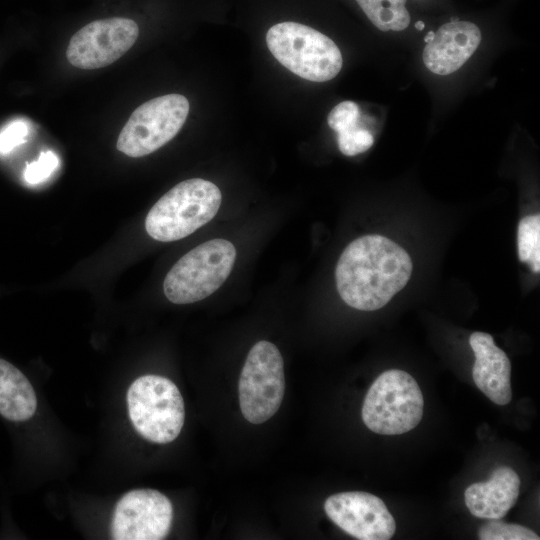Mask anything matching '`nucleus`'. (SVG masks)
<instances>
[{"label": "nucleus", "mask_w": 540, "mask_h": 540, "mask_svg": "<svg viewBox=\"0 0 540 540\" xmlns=\"http://www.w3.org/2000/svg\"><path fill=\"white\" fill-rule=\"evenodd\" d=\"M412 269L409 254L389 238L362 236L344 249L337 262V291L350 307L377 310L406 286Z\"/></svg>", "instance_id": "f257e3e1"}, {"label": "nucleus", "mask_w": 540, "mask_h": 540, "mask_svg": "<svg viewBox=\"0 0 540 540\" xmlns=\"http://www.w3.org/2000/svg\"><path fill=\"white\" fill-rule=\"evenodd\" d=\"M221 200L214 183L201 178L184 180L152 206L145 219L146 232L161 242L185 238L215 217Z\"/></svg>", "instance_id": "f03ea898"}, {"label": "nucleus", "mask_w": 540, "mask_h": 540, "mask_svg": "<svg viewBox=\"0 0 540 540\" xmlns=\"http://www.w3.org/2000/svg\"><path fill=\"white\" fill-rule=\"evenodd\" d=\"M272 55L297 76L325 82L341 70L343 59L338 46L312 27L286 21L273 25L266 33Z\"/></svg>", "instance_id": "7ed1b4c3"}, {"label": "nucleus", "mask_w": 540, "mask_h": 540, "mask_svg": "<svg viewBox=\"0 0 540 540\" xmlns=\"http://www.w3.org/2000/svg\"><path fill=\"white\" fill-rule=\"evenodd\" d=\"M236 258L225 239L206 241L182 256L167 273L163 290L175 304H189L213 294L228 278Z\"/></svg>", "instance_id": "20e7f679"}, {"label": "nucleus", "mask_w": 540, "mask_h": 540, "mask_svg": "<svg viewBox=\"0 0 540 540\" xmlns=\"http://www.w3.org/2000/svg\"><path fill=\"white\" fill-rule=\"evenodd\" d=\"M423 408V395L415 379L405 371L390 369L369 388L362 406V420L375 433L403 434L420 423Z\"/></svg>", "instance_id": "39448f33"}, {"label": "nucleus", "mask_w": 540, "mask_h": 540, "mask_svg": "<svg viewBox=\"0 0 540 540\" xmlns=\"http://www.w3.org/2000/svg\"><path fill=\"white\" fill-rule=\"evenodd\" d=\"M130 420L146 440L165 444L175 440L184 424L185 408L177 386L159 375L137 378L127 392Z\"/></svg>", "instance_id": "423d86ee"}, {"label": "nucleus", "mask_w": 540, "mask_h": 540, "mask_svg": "<svg viewBox=\"0 0 540 540\" xmlns=\"http://www.w3.org/2000/svg\"><path fill=\"white\" fill-rule=\"evenodd\" d=\"M285 392L284 361L278 348L262 340L250 349L242 368L239 404L244 418L261 424L279 409Z\"/></svg>", "instance_id": "0eeeda50"}, {"label": "nucleus", "mask_w": 540, "mask_h": 540, "mask_svg": "<svg viewBox=\"0 0 540 540\" xmlns=\"http://www.w3.org/2000/svg\"><path fill=\"white\" fill-rule=\"evenodd\" d=\"M188 113L189 102L181 94L148 100L129 117L119 134L117 149L130 157L153 153L175 137Z\"/></svg>", "instance_id": "6e6552de"}, {"label": "nucleus", "mask_w": 540, "mask_h": 540, "mask_svg": "<svg viewBox=\"0 0 540 540\" xmlns=\"http://www.w3.org/2000/svg\"><path fill=\"white\" fill-rule=\"evenodd\" d=\"M138 35L139 27L132 19L95 20L72 36L66 56L71 65L80 69L103 68L122 57Z\"/></svg>", "instance_id": "1a4fd4ad"}, {"label": "nucleus", "mask_w": 540, "mask_h": 540, "mask_svg": "<svg viewBox=\"0 0 540 540\" xmlns=\"http://www.w3.org/2000/svg\"><path fill=\"white\" fill-rule=\"evenodd\" d=\"M173 519L170 500L154 489L124 494L115 506L111 534L115 540H160L167 536Z\"/></svg>", "instance_id": "9d476101"}, {"label": "nucleus", "mask_w": 540, "mask_h": 540, "mask_svg": "<svg viewBox=\"0 0 540 540\" xmlns=\"http://www.w3.org/2000/svg\"><path fill=\"white\" fill-rule=\"evenodd\" d=\"M324 510L339 528L360 540H388L396 530L383 500L367 492L333 494L326 499Z\"/></svg>", "instance_id": "9b49d317"}, {"label": "nucleus", "mask_w": 540, "mask_h": 540, "mask_svg": "<svg viewBox=\"0 0 540 540\" xmlns=\"http://www.w3.org/2000/svg\"><path fill=\"white\" fill-rule=\"evenodd\" d=\"M481 42L480 28L471 21L452 18L426 43L423 62L434 74L449 75L460 69Z\"/></svg>", "instance_id": "f8f14e48"}, {"label": "nucleus", "mask_w": 540, "mask_h": 540, "mask_svg": "<svg viewBox=\"0 0 540 540\" xmlns=\"http://www.w3.org/2000/svg\"><path fill=\"white\" fill-rule=\"evenodd\" d=\"M469 344L475 355L472 378L477 388L495 404H508L512 398L511 363L506 353L484 332L472 333Z\"/></svg>", "instance_id": "ddd939ff"}, {"label": "nucleus", "mask_w": 540, "mask_h": 540, "mask_svg": "<svg viewBox=\"0 0 540 540\" xmlns=\"http://www.w3.org/2000/svg\"><path fill=\"white\" fill-rule=\"evenodd\" d=\"M520 491V478L508 466L495 469L486 482L467 487L464 500L470 513L483 519H502L515 505Z\"/></svg>", "instance_id": "4468645a"}, {"label": "nucleus", "mask_w": 540, "mask_h": 540, "mask_svg": "<svg viewBox=\"0 0 540 540\" xmlns=\"http://www.w3.org/2000/svg\"><path fill=\"white\" fill-rule=\"evenodd\" d=\"M37 408L35 391L14 365L0 359V414L14 422L30 419Z\"/></svg>", "instance_id": "2eb2a0df"}, {"label": "nucleus", "mask_w": 540, "mask_h": 540, "mask_svg": "<svg viewBox=\"0 0 540 540\" xmlns=\"http://www.w3.org/2000/svg\"><path fill=\"white\" fill-rule=\"evenodd\" d=\"M370 22L380 31H402L411 22L407 0H355Z\"/></svg>", "instance_id": "dca6fc26"}, {"label": "nucleus", "mask_w": 540, "mask_h": 540, "mask_svg": "<svg viewBox=\"0 0 540 540\" xmlns=\"http://www.w3.org/2000/svg\"><path fill=\"white\" fill-rule=\"evenodd\" d=\"M518 257L529 263L535 273L540 270V215L523 217L518 225Z\"/></svg>", "instance_id": "f3484780"}, {"label": "nucleus", "mask_w": 540, "mask_h": 540, "mask_svg": "<svg viewBox=\"0 0 540 540\" xmlns=\"http://www.w3.org/2000/svg\"><path fill=\"white\" fill-rule=\"evenodd\" d=\"M481 540H538V535L531 529L519 524H509L492 519L478 530Z\"/></svg>", "instance_id": "a211bd4d"}, {"label": "nucleus", "mask_w": 540, "mask_h": 540, "mask_svg": "<svg viewBox=\"0 0 540 540\" xmlns=\"http://www.w3.org/2000/svg\"><path fill=\"white\" fill-rule=\"evenodd\" d=\"M339 150L346 156H355L367 151L374 143L372 133L359 124L337 133Z\"/></svg>", "instance_id": "6ab92c4d"}, {"label": "nucleus", "mask_w": 540, "mask_h": 540, "mask_svg": "<svg viewBox=\"0 0 540 540\" xmlns=\"http://www.w3.org/2000/svg\"><path fill=\"white\" fill-rule=\"evenodd\" d=\"M361 111L357 103L347 100L337 104L329 113L327 122L336 133L360 123Z\"/></svg>", "instance_id": "aec40b11"}, {"label": "nucleus", "mask_w": 540, "mask_h": 540, "mask_svg": "<svg viewBox=\"0 0 540 540\" xmlns=\"http://www.w3.org/2000/svg\"><path fill=\"white\" fill-rule=\"evenodd\" d=\"M58 164L59 160L54 152H41L36 161L27 164L24 170V178L29 184H38L47 179Z\"/></svg>", "instance_id": "412c9836"}, {"label": "nucleus", "mask_w": 540, "mask_h": 540, "mask_svg": "<svg viewBox=\"0 0 540 540\" xmlns=\"http://www.w3.org/2000/svg\"><path fill=\"white\" fill-rule=\"evenodd\" d=\"M29 126L23 120L9 123L0 132V154H7L26 141Z\"/></svg>", "instance_id": "4be33fe9"}, {"label": "nucleus", "mask_w": 540, "mask_h": 540, "mask_svg": "<svg viewBox=\"0 0 540 540\" xmlns=\"http://www.w3.org/2000/svg\"><path fill=\"white\" fill-rule=\"evenodd\" d=\"M433 37H434V32L429 31V32L427 33V35L425 36L424 41H425L426 43H428V42H430V41L433 39Z\"/></svg>", "instance_id": "5701e85b"}, {"label": "nucleus", "mask_w": 540, "mask_h": 540, "mask_svg": "<svg viewBox=\"0 0 540 540\" xmlns=\"http://www.w3.org/2000/svg\"><path fill=\"white\" fill-rule=\"evenodd\" d=\"M415 27L418 29V30H423L424 27H425V24L423 21H417L416 24H415Z\"/></svg>", "instance_id": "b1692460"}]
</instances>
